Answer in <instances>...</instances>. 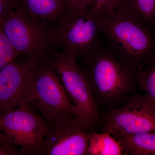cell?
I'll use <instances>...</instances> for the list:
<instances>
[{"label":"cell","mask_w":155,"mask_h":155,"mask_svg":"<svg viewBox=\"0 0 155 155\" xmlns=\"http://www.w3.org/2000/svg\"><path fill=\"white\" fill-rule=\"evenodd\" d=\"M98 21L110 49L130 68L137 72L154 60L153 39L141 21L117 9L102 14Z\"/></svg>","instance_id":"7a4b0ae2"},{"label":"cell","mask_w":155,"mask_h":155,"mask_svg":"<svg viewBox=\"0 0 155 155\" xmlns=\"http://www.w3.org/2000/svg\"><path fill=\"white\" fill-rule=\"evenodd\" d=\"M8 143L16 145L18 146L14 139L10 136L7 135L4 133L0 130V144H8Z\"/></svg>","instance_id":"44dd1931"},{"label":"cell","mask_w":155,"mask_h":155,"mask_svg":"<svg viewBox=\"0 0 155 155\" xmlns=\"http://www.w3.org/2000/svg\"><path fill=\"white\" fill-rule=\"evenodd\" d=\"M103 120L100 130L111 135L155 132V104L144 95L135 94Z\"/></svg>","instance_id":"ba28073f"},{"label":"cell","mask_w":155,"mask_h":155,"mask_svg":"<svg viewBox=\"0 0 155 155\" xmlns=\"http://www.w3.org/2000/svg\"><path fill=\"white\" fill-rule=\"evenodd\" d=\"M47 128L48 122L28 103L0 115V130L14 139L25 155L37 154Z\"/></svg>","instance_id":"52a82bcc"},{"label":"cell","mask_w":155,"mask_h":155,"mask_svg":"<svg viewBox=\"0 0 155 155\" xmlns=\"http://www.w3.org/2000/svg\"><path fill=\"white\" fill-rule=\"evenodd\" d=\"M24 103H28L48 122L76 118L72 104L50 57L38 60Z\"/></svg>","instance_id":"3957f363"},{"label":"cell","mask_w":155,"mask_h":155,"mask_svg":"<svg viewBox=\"0 0 155 155\" xmlns=\"http://www.w3.org/2000/svg\"><path fill=\"white\" fill-rule=\"evenodd\" d=\"M50 60L75 107L77 120L87 130L93 131L100 125L101 119L77 58L66 51L55 50Z\"/></svg>","instance_id":"5b68a950"},{"label":"cell","mask_w":155,"mask_h":155,"mask_svg":"<svg viewBox=\"0 0 155 155\" xmlns=\"http://www.w3.org/2000/svg\"><path fill=\"white\" fill-rule=\"evenodd\" d=\"M115 9L128 13L147 26L155 25V0H120Z\"/></svg>","instance_id":"4fadbf2b"},{"label":"cell","mask_w":155,"mask_h":155,"mask_svg":"<svg viewBox=\"0 0 155 155\" xmlns=\"http://www.w3.org/2000/svg\"><path fill=\"white\" fill-rule=\"evenodd\" d=\"M81 62L83 67H79L99 110L101 107L109 112L135 95L137 72L121 61L110 48L101 45Z\"/></svg>","instance_id":"6da1fadb"},{"label":"cell","mask_w":155,"mask_h":155,"mask_svg":"<svg viewBox=\"0 0 155 155\" xmlns=\"http://www.w3.org/2000/svg\"><path fill=\"white\" fill-rule=\"evenodd\" d=\"M137 82L144 91V95L155 104V59L139 70L137 74Z\"/></svg>","instance_id":"9a60e30c"},{"label":"cell","mask_w":155,"mask_h":155,"mask_svg":"<svg viewBox=\"0 0 155 155\" xmlns=\"http://www.w3.org/2000/svg\"><path fill=\"white\" fill-rule=\"evenodd\" d=\"M0 155H25L21 148L13 144H0Z\"/></svg>","instance_id":"d6986e66"},{"label":"cell","mask_w":155,"mask_h":155,"mask_svg":"<svg viewBox=\"0 0 155 155\" xmlns=\"http://www.w3.org/2000/svg\"><path fill=\"white\" fill-rule=\"evenodd\" d=\"M18 57L40 59L48 58L57 48L54 26L35 22L18 9H14L1 25Z\"/></svg>","instance_id":"277c9868"},{"label":"cell","mask_w":155,"mask_h":155,"mask_svg":"<svg viewBox=\"0 0 155 155\" xmlns=\"http://www.w3.org/2000/svg\"><path fill=\"white\" fill-rule=\"evenodd\" d=\"M54 26L57 48L84 61L101 46L98 17L87 8L66 9Z\"/></svg>","instance_id":"8992f818"},{"label":"cell","mask_w":155,"mask_h":155,"mask_svg":"<svg viewBox=\"0 0 155 155\" xmlns=\"http://www.w3.org/2000/svg\"><path fill=\"white\" fill-rule=\"evenodd\" d=\"M16 0H0V26L5 18L14 10Z\"/></svg>","instance_id":"ac0fdd59"},{"label":"cell","mask_w":155,"mask_h":155,"mask_svg":"<svg viewBox=\"0 0 155 155\" xmlns=\"http://www.w3.org/2000/svg\"><path fill=\"white\" fill-rule=\"evenodd\" d=\"M19 58L0 26V70Z\"/></svg>","instance_id":"2e32d148"},{"label":"cell","mask_w":155,"mask_h":155,"mask_svg":"<svg viewBox=\"0 0 155 155\" xmlns=\"http://www.w3.org/2000/svg\"><path fill=\"white\" fill-rule=\"evenodd\" d=\"M120 0H89L88 8L97 17L116 8Z\"/></svg>","instance_id":"e0dca14e"},{"label":"cell","mask_w":155,"mask_h":155,"mask_svg":"<svg viewBox=\"0 0 155 155\" xmlns=\"http://www.w3.org/2000/svg\"><path fill=\"white\" fill-rule=\"evenodd\" d=\"M66 9L83 8L87 7L89 0H64Z\"/></svg>","instance_id":"ffe728a7"},{"label":"cell","mask_w":155,"mask_h":155,"mask_svg":"<svg viewBox=\"0 0 155 155\" xmlns=\"http://www.w3.org/2000/svg\"><path fill=\"white\" fill-rule=\"evenodd\" d=\"M92 132L75 117L48 123L46 133L36 155H87Z\"/></svg>","instance_id":"9c48e42d"},{"label":"cell","mask_w":155,"mask_h":155,"mask_svg":"<svg viewBox=\"0 0 155 155\" xmlns=\"http://www.w3.org/2000/svg\"><path fill=\"white\" fill-rule=\"evenodd\" d=\"M38 60L19 57L0 70V115L24 104Z\"/></svg>","instance_id":"30bf717a"},{"label":"cell","mask_w":155,"mask_h":155,"mask_svg":"<svg viewBox=\"0 0 155 155\" xmlns=\"http://www.w3.org/2000/svg\"><path fill=\"white\" fill-rule=\"evenodd\" d=\"M15 9L35 22L56 23L66 10L64 0H16Z\"/></svg>","instance_id":"8fae6325"},{"label":"cell","mask_w":155,"mask_h":155,"mask_svg":"<svg viewBox=\"0 0 155 155\" xmlns=\"http://www.w3.org/2000/svg\"><path fill=\"white\" fill-rule=\"evenodd\" d=\"M112 135L119 142L124 155H155V132Z\"/></svg>","instance_id":"7c38bea8"},{"label":"cell","mask_w":155,"mask_h":155,"mask_svg":"<svg viewBox=\"0 0 155 155\" xmlns=\"http://www.w3.org/2000/svg\"><path fill=\"white\" fill-rule=\"evenodd\" d=\"M122 155L124 154L122 147L110 134L91 132L87 155Z\"/></svg>","instance_id":"5bb4252c"}]
</instances>
